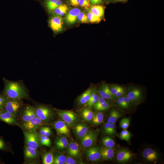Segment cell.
<instances>
[{
	"instance_id": "6da1fadb",
	"label": "cell",
	"mask_w": 164,
	"mask_h": 164,
	"mask_svg": "<svg viewBox=\"0 0 164 164\" xmlns=\"http://www.w3.org/2000/svg\"><path fill=\"white\" fill-rule=\"evenodd\" d=\"M3 94L9 98L22 99L27 97L25 87L20 82L4 79Z\"/></svg>"
},
{
	"instance_id": "7a4b0ae2",
	"label": "cell",
	"mask_w": 164,
	"mask_h": 164,
	"mask_svg": "<svg viewBox=\"0 0 164 164\" xmlns=\"http://www.w3.org/2000/svg\"><path fill=\"white\" fill-rule=\"evenodd\" d=\"M126 96L133 104H138L142 99V89L141 87L133 85L129 86L126 89Z\"/></svg>"
},
{
	"instance_id": "3957f363",
	"label": "cell",
	"mask_w": 164,
	"mask_h": 164,
	"mask_svg": "<svg viewBox=\"0 0 164 164\" xmlns=\"http://www.w3.org/2000/svg\"><path fill=\"white\" fill-rule=\"evenodd\" d=\"M21 100L7 98L3 109L11 113L15 117L22 106Z\"/></svg>"
},
{
	"instance_id": "277c9868",
	"label": "cell",
	"mask_w": 164,
	"mask_h": 164,
	"mask_svg": "<svg viewBox=\"0 0 164 164\" xmlns=\"http://www.w3.org/2000/svg\"><path fill=\"white\" fill-rule=\"evenodd\" d=\"M54 109L68 126H73L77 119V115L72 111L62 110L55 108Z\"/></svg>"
},
{
	"instance_id": "5b68a950",
	"label": "cell",
	"mask_w": 164,
	"mask_h": 164,
	"mask_svg": "<svg viewBox=\"0 0 164 164\" xmlns=\"http://www.w3.org/2000/svg\"><path fill=\"white\" fill-rule=\"evenodd\" d=\"M35 112L36 117L45 121H47L51 119L53 114L52 110L44 105L38 106L35 109Z\"/></svg>"
},
{
	"instance_id": "8992f818",
	"label": "cell",
	"mask_w": 164,
	"mask_h": 164,
	"mask_svg": "<svg viewBox=\"0 0 164 164\" xmlns=\"http://www.w3.org/2000/svg\"><path fill=\"white\" fill-rule=\"evenodd\" d=\"M25 141L27 146L36 149L39 146L38 135L35 132L27 131L24 133Z\"/></svg>"
},
{
	"instance_id": "52a82bcc",
	"label": "cell",
	"mask_w": 164,
	"mask_h": 164,
	"mask_svg": "<svg viewBox=\"0 0 164 164\" xmlns=\"http://www.w3.org/2000/svg\"><path fill=\"white\" fill-rule=\"evenodd\" d=\"M98 135V131H90L80 139L82 145L86 148L92 147L96 142Z\"/></svg>"
},
{
	"instance_id": "ba28073f",
	"label": "cell",
	"mask_w": 164,
	"mask_h": 164,
	"mask_svg": "<svg viewBox=\"0 0 164 164\" xmlns=\"http://www.w3.org/2000/svg\"><path fill=\"white\" fill-rule=\"evenodd\" d=\"M53 127L58 135L68 137L70 136L71 132L68 125L63 120L56 121L53 124Z\"/></svg>"
},
{
	"instance_id": "9c48e42d",
	"label": "cell",
	"mask_w": 164,
	"mask_h": 164,
	"mask_svg": "<svg viewBox=\"0 0 164 164\" xmlns=\"http://www.w3.org/2000/svg\"><path fill=\"white\" fill-rule=\"evenodd\" d=\"M49 24L50 28L55 32L61 31L63 28V21L61 16L54 15L49 19Z\"/></svg>"
},
{
	"instance_id": "30bf717a",
	"label": "cell",
	"mask_w": 164,
	"mask_h": 164,
	"mask_svg": "<svg viewBox=\"0 0 164 164\" xmlns=\"http://www.w3.org/2000/svg\"><path fill=\"white\" fill-rule=\"evenodd\" d=\"M43 122L40 119L36 117L29 121L25 122L22 127L28 131H35L43 125Z\"/></svg>"
},
{
	"instance_id": "8fae6325",
	"label": "cell",
	"mask_w": 164,
	"mask_h": 164,
	"mask_svg": "<svg viewBox=\"0 0 164 164\" xmlns=\"http://www.w3.org/2000/svg\"><path fill=\"white\" fill-rule=\"evenodd\" d=\"M134 155V154L129 150L123 149L118 152L116 158L118 162L125 163L131 160Z\"/></svg>"
},
{
	"instance_id": "7c38bea8",
	"label": "cell",
	"mask_w": 164,
	"mask_h": 164,
	"mask_svg": "<svg viewBox=\"0 0 164 164\" xmlns=\"http://www.w3.org/2000/svg\"><path fill=\"white\" fill-rule=\"evenodd\" d=\"M97 90L100 97L106 99L114 100L117 98V97L111 93L109 86L106 84H102Z\"/></svg>"
},
{
	"instance_id": "4fadbf2b",
	"label": "cell",
	"mask_w": 164,
	"mask_h": 164,
	"mask_svg": "<svg viewBox=\"0 0 164 164\" xmlns=\"http://www.w3.org/2000/svg\"><path fill=\"white\" fill-rule=\"evenodd\" d=\"M142 156L145 160L150 162H156L159 159L157 152L151 148H146L143 150Z\"/></svg>"
},
{
	"instance_id": "5bb4252c",
	"label": "cell",
	"mask_w": 164,
	"mask_h": 164,
	"mask_svg": "<svg viewBox=\"0 0 164 164\" xmlns=\"http://www.w3.org/2000/svg\"><path fill=\"white\" fill-rule=\"evenodd\" d=\"M85 154L88 159L92 162H96L101 158L100 148L98 147H91L87 149Z\"/></svg>"
},
{
	"instance_id": "9a60e30c",
	"label": "cell",
	"mask_w": 164,
	"mask_h": 164,
	"mask_svg": "<svg viewBox=\"0 0 164 164\" xmlns=\"http://www.w3.org/2000/svg\"><path fill=\"white\" fill-rule=\"evenodd\" d=\"M73 131L76 135L81 139L84 137L89 131L88 126L83 123H80L75 125Z\"/></svg>"
},
{
	"instance_id": "2e32d148",
	"label": "cell",
	"mask_w": 164,
	"mask_h": 164,
	"mask_svg": "<svg viewBox=\"0 0 164 164\" xmlns=\"http://www.w3.org/2000/svg\"><path fill=\"white\" fill-rule=\"evenodd\" d=\"M15 117L12 114L4 109L0 110V120L8 124L18 125Z\"/></svg>"
},
{
	"instance_id": "e0dca14e",
	"label": "cell",
	"mask_w": 164,
	"mask_h": 164,
	"mask_svg": "<svg viewBox=\"0 0 164 164\" xmlns=\"http://www.w3.org/2000/svg\"><path fill=\"white\" fill-rule=\"evenodd\" d=\"M101 158L106 160H112L114 157L115 151L113 148L104 147L100 149Z\"/></svg>"
},
{
	"instance_id": "ac0fdd59",
	"label": "cell",
	"mask_w": 164,
	"mask_h": 164,
	"mask_svg": "<svg viewBox=\"0 0 164 164\" xmlns=\"http://www.w3.org/2000/svg\"><path fill=\"white\" fill-rule=\"evenodd\" d=\"M80 12V10L77 8H74L70 10L65 17V21L67 23L69 24L74 23Z\"/></svg>"
},
{
	"instance_id": "d6986e66",
	"label": "cell",
	"mask_w": 164,
	"mask_h": 164,
	"mask_svg": "<svg viewBox=\"0 0 164 164\" xmlns=\"http://www.w3.org/2000/svg\"><path fill=\"white\" fill-rule=\"evenodd\" d=\"M36 117L35 109L31 106H28L24 110L22 119L25 122H27Z\"/></svg>"
},
{
	"instance_id": "ffe728a7",
	"label": "cell",
	"mask_w": 164,
	"mask_h": 164,
	"mask_svg": "<svg viewBox=\"0 0 164 164\" xmlns=\"http://www.w3.org/2000/svg\"><path fill=\"white\" fill-rule=\"evenodd\" d=\"M94 89L92 87H89L78 97L77 101L79 105L85 104L88 102Z\"/></svg>"
},
{
	"instance_id": "44dd1931",
	"label": "cell",
	"mask_w": 164,
	"mask_h": 164,
	"mask_svg": "<svg viewBox=\"0 0 164 164\" xmlns=\"http://www.w3.org/2000/svg\"><path fill=\"white\" fill-rule=\"evenodd\" d=\"M68 154L72 157H77L80 154L79 145L76 142L71 141L67 147Z\"/></svg>"
},
{
	"instance_id": "7402d4cb",
	"label": "cell",
	"mask_w": 164,
	"mask_h": 164,
	"mask_svg": "<svg viewBox=\"0 0 164 164\" xmlns=\"http://www.w3.org/2000/svg\"><path fill=\"white\" fill-rule=\"evenodd\" d=\"M69 142L67 138L60 136L56 139L55 142L56 148L59 150H63L67 148Z\"/></svg>"
},
{
	"instance_id": "603a6c76",
	"label": "cell",
	"mask_w": 164,
	"mask_h": 164,
	"mask_svg": "<svg viewBox=\"0 0 164 164\" xmlns=\"http://www.w3.org/2000/svg\"><path fill=\"white\" fill-rule=\"evenodd\" d=\"M115 128V124L107 121L103 126V133L105 135L114 136L117 134Z\"/></svg>"
},
{
	"instance_id": "cb8c5ba5",
	"label": "cell",
	"mask_w": 164,
	"mask_h": 164,
	"mask_svg": "<svg viewBox=\"0 0 164 164\" xmlns=\"http://www.w3.org/2000/svg\"><path fill=\"white\" fill-rule=\"evenodd\" d=\"M24 155L27 159H32L36 158L38 153L36 149L26 146L24 149Z\"/></svg>"
},
{
	"instance_id": "d4e9b609",
	"label": "cell",
	"mask_w": 164,
	"mask_h": 164,
	"mask_svg": "<svg viewBox=\"0 0 164 164\" xmlns=\"http://www.w3.org/2000/svg\"><path fill=\"white\" fill-rule=\"evenodd\" d=\"M121 115V113L120 111L116 109H113L109 114L107 121L115 124Z\"/></svg>"
},
{
	"instance_id": "484cf974",
	"label": "cell",
	"mask_w": 164,
	"mask_h": 164,
	"mask_svg": "<svg viewBox=\"0 0 164 164\" xmlns=\"http://www.w3.org/2000/svg\"><path fill=\"white\" fill-rule=\"evenodd\" d=\"M90 11L95 15L100 18L104 16V9L102 5H95L91 7Z\"/></svg>"
},
{
	"instance_id": "4316f807",
	"label": "cell",
	"mask_w": 164,
	"mask_h": 164,
	"mask_svg": "<svg viewBox=\"0 0 164 164\" xmlns=\"http://www.w3.org/2000/svg\"><path fill=\"white\" fill-rule=\"evenodd\" d=\"M62 4L61 0H46L45 1L46 7L51 11H53Z\"/></svg>"
},
{
	"instance_id": "83f0119b",
	"label": "cell",
	"mask_w": 164,
	"mask_h": 164,
	"mask_svg": "<svg viewBox=\"0 0 164 164\" xmlns=\"http://www.w3.org/2000/svg\"><path fill=\"white\" fill-rule=\"evenodd\" d=\"M82 117L84 120L87 122L91 121L94 114L89 108H84L82 112Z\"/></svg>"
},
{
	"instance_id": "f1b7e54d",
	"label": "cell",
	"mask_w": 164,
	"mask_h": 164,
	"mask_svg": "<svg viewBox=\"0 0 164 164\" xmlns=\"http://www.w3.org/2000/svg\"><path fill=\"white\" fill-rule=\"evenodd\" d=\"M102 144L104 147L113 148L115 145V142L113 139L109 136L103 137L101 139Z\"/></svg>"
},
{
	"instance_id": "f546056e",
	"label": "cell",
	"mask_w": 164,
	"mask_h": 164,
	"mask_svg": "<svg viewBox=\"0 0 164 164\" xmlns=\"http://www.w3.org/2000/svg\"><path fill=\"white\" fill-rule=\"evenodd\" d=\"M68 9V7L66 5L62 4L53 12L55 15L61 16H63L67 13Z\"/></svg>"
},
{
	"instance_id": "4dcf8cb0",
	"label": "cell",
	"mask_w": 164,
	"mask_h": 164,
	"mask_svg": "<svg viewBox=\"0 0 164 164\" xmlns=\"http://www.w3.org/2000/svg\"><path fill=\"white\" fill-rule=\"evenodd\" d=\"M104 119V115L101 112H98L94 114L92 120V124L94 125H98L101 124Z\"/></svg>"
},
{
	"instance_id": "1f68e13d",
	"label": "cell",
	"mask_w": 164,
	"mask_h": 164,
	"mask_svg": "<svg viewBox=\"0 0 164 164\" xmlns=\"http://www.w3.org/2000/svg\"><path fill=\"white\" fill-rule=\"evenodd\" d=\"M42 159L43 164H53L54 156L53 153L49 152L44 153Z\"/></svg>"
},
{
	"instance_id": "d6a6232c",
	"label": "cell",
	"mask_w": 164,
	"mask_h": 164,
	"mask_svg": "<svg viewBox=\"0 0 164 164\" xmlns=\"http://www.w3.org/2000/svg\"><path fill=\"white\" fill-rule=\"evenodd\" d=\"M66 157L63 154H56L54 156L53 164H65Z\"/></svg>"
},
{
	"instance_id": "836d02e7",
	"label": "cell",
	"mask_w": 164,
	"mask_h": 164,
	"mask_svg": "<svg viewBox=\"0 0 164 164\" xmlns=\"http://www.w3.org/2000/svg\"><path fill=\"white\" fill-rule=\"evenodd\" d=\"M119 136L121 139L129 142H130L131 134L127 129H124L120 133Z\"/></svg>"
},
{
	"instance_id": "e575fe53",
	"label": "cell",
	"mask_w": 164,
	"mask_h": 164,
	"mask_svg": "<svg viewBox=\"0 0 164 164\" xmlns=\"http://www.w3.org/2000/svg\"><path fill=\"white\" fill-rule=\"evenodd\" d=\"M109 87L111 92L114 96L119 91L125 88L122 86L117 84H110Z\"/></svg>"
},
{
	"instance_id": "d590c367",
	"label": "cell",
	"mask_w": 164,
	"mask_h": 164,
	"mask_svg": "<svg viewBox=\"0 0 164 164\" xmlns=\"http://www.w3.org/2000/svg\"><path fill=\"white\" fill-rule=\"evenodd\" d=\"M116 100L117 104L122 108H127L130 106L127 102L125 100L123 96L117 97Z\"/></svg>"
},
{
	"instance_id": "8d00e7d4",
	"label": "cell",
	"mask_w": 164,
	"mask_h": 164,
	"mask_svg": "<svg viewBox=\"0 0 164 164\" xmlns=\"http://www.w3.org/2000/svg\"><path fill=\"white\" fill-rule=\"evenodd\" d=\"M87 15L89 21L91 22L98 23L101 20L100 18L95 15L90 10L88 12Z\"/></svg>"
},
{
	"instance_id": "74e56055",
	"label": "cell",
	"mask_w": 164,
	"mask_h": 164,
	"mask_svg": "<svg viewBox=\"0 0 164 164\" xmlns=\"http://www.w3.org/2000/svg\"><path fill=\"white\" fill-rule=\"evenodd\" d=\"M110 106L111 105L107 101H106L98 106L93 107L95 110L101 111L106 110L109 108Z\"/></svg>"
},
{
	"instance_id": "f35d334b",
	"label": "cell",
	"mask_w": 164,
	"mask_h": 164,
	"mask_svg": "<svg viewBox=\"0 0 164 164\" xmlns=\"http://www.w3.org/2000/svg\"><path fill=\"white\" fill-rule=\"evenodd\" d=\"M119 124L120 126L121 129L123 130L126 129L130 125V121L128 118H123L120 121Z\"/></svg>"
},
{
	"instance_id": "ab89813d",
	"label": "cell",
	"mask_w": 164,
	"mask_h": 164,
	"mask_svg": "<svg viewBox=\"0 0 164 164\" xmlns=\"http://www.w3.org/2000/svg\"><path fill=\"white\" fill-rule=\"evenodd\" d=\"M100 97V96L97 91L94 97L90 99L87 103V106L89 108L93 107L98 101Z\"/></svg>"
},
{
	"instance_id": "60d3db41",
	"label": "cell",
	"mask_w": 164,
	"mask_h": 164,
	"mask_svg": "<svg viewBox=\"0 0 164 164\" xmlns=\"http://www.w3.org/2000/svg\"><path fill=\"white\" fill-rule=\"evenodd\" d=\"M77 18L80 22L82 23H87L89 22L87 15L83 12H80Z\"/></svg>"
},
{
	"instance_id": "b9f144b4",
	"label": "cell",
	"mask_w": 164,
	"mask_h": 164,
	"mask_svg": "<svg viewBox=\"0 0 164 164\" xmlns=\"http://www.w3.org/2000/svg\"><path fill=\"white\" fill-rule=\"evenodd\" d=\"M79 5L85 8H89L90 6V2L88 0H80Z\"/></svg>"
},
{
	"instance_id": "7bdbcfd3",
	"label": "cell",
	"mask_w": 164,
	"mask_h": 164,
	"mask_svg": "<svg viewBox=\"0 0 164 164\" xmlns=\"http://www.w3.org/2000/svg\"><path fill=\"white\" fill-rule=\"evenodd\" d=\"M7 98L4 94L0 95V110L3 109Z\"/></svg>"
},
{
	"instance_id": "ee69618b",
	"label": "cell",
	"mask_w": 164,
	"mask_h": 164,
	"mask_svg": "<svg viewBox=\"0 0 164 164\" xmlns=\"http://www.w3.org/2000/svg\"><path fill=\"white\" fill-rule=\"evenodd\" d=\"M77 162L71 157H66L65 164H76L78 163Z\"/></svg>"
},
{
	"instance_id": "f6af8a7d",
	"label": "cell",
	"mask_w": 164,
	"mask_h": 164,
	"mask_svg": "<svg viewBox=\"0 0 164 164\" xmlns=\"http://www.w3.org/2000/svg\"><path fill=\"white\" fill-rule=\"evenodd\" d=\"M39 138L44 140L50 146L51 144V142L50 138L48 137H47L45 135H38Z\"/></svg>"
},
{
	"instance_id": "bcb514c9",
	"label": "cell",
	"mask_w": 164,
	"mask_h": 164,
	"mask_svg": "<svg viewBox=\"0 0 164 164\" xmlns=\"http://www.w3.org/2000/svg\"><path fill=\"white\" fill-rule=\"evenodd\" d=\"M48 128V127H41L39 128V135H45Z\"/></svg>"
},
{
	"instance_id": "7dc6e473",
	"label": "cell",
	"mask_w": 164,
	"mask_h": 164,
	"mask_svg": "<svg viewBox=\"0 0 164 164\" xmlns=\"http://www.w3.org/2000/svg\"><path fill=\"white\" fill-rule=\"evenodd\" d=\"M106 99L100 97L99 100H98V101L96 102V103L93 106H98L99 105V104H101L107 101H106Z\"/></svg>"
},
{
	"instance_id": "c3c4849f",
	"label": "cell",
	"mask_w": 164,
	"mask_h": 164,
	"mask_svg": "<svg viewBox=\"0 0 164 164\" xmlns=\"http://www.w3.org/2000/svg\"><path fill=\"white\" fill-rule=\"evenodd\" d=\"M93 5H97L101 3L102 0H88Z\"/></svg>"
},
{
	"instance_id": "681fc988",
	"label": "cell",
	"mask_w": 164,
	"mask_h": 164,
	"mask_svg": "<svg viewBox=\"0 0 164 164\" xmlns=\"http://www.w3.org/2000/svg\"><path fill=\"white\" fill-rule=\"evenodd\" d=\"M80 0H70L71 5L73 6H78Z\"/></svg>"
},
{
	"instance_id": "f907efd6",
	"label": "cell",
	"mask_w": 164,
	"mask_h": 164,
	"mask_svg": "<svg viewBox=\"0 0 164 164\" xmlns=\"http://www.w3.org/2000/svg\"><path fill=\"white\" fill-rule=\"evenodd\" d=\"M40 143L42 145L47 147H50L49 144L43 139L39 138Z\"/></svg>"
},
{
	"instance_id": "816d5d0a",
	"label": "cell",
	"mask_w": 164,
	"mask_h": 164,
	"mask_svg": "<svg viewBox=\"0 0 164 164\" xmlns=\"http://www.w3.org/2000/svg\"><path fill=\"white\" fill-rule=\"evenodd\" d=\"M52 134L51 129L49 127L46 131L45 136L49 137Z\"/></svg>"
},
{
	"instance_id": "f5cc1de1",
	"label": "cell",
	"mask_w": 164,
	"mask_h": 164,
	"mask_svg": "<svg viewBox=\"0 0 164 164\" xmlns=\"http://www.w3.org/2000/svg\"><path fill=\"white\" fill-rule=\"evenodd\" d=\"M5 144L3 141L0 138V149H5Z\"/></svg>"
},
{
	"instance_id": "db71d44e",
	"label": "cell",
	"mask_w": 164,
	"mask_h": 164,
	"mask_svg": "<svg viewBox=\"0 0 164 164\" xmlns=\"http://www.w3.org/2000/svg\"><path fill=\"white\" fill-rule=\"evenodd\" d=\"M119 1H126V0H118Z\"/></svg>"
}]
</instances>
